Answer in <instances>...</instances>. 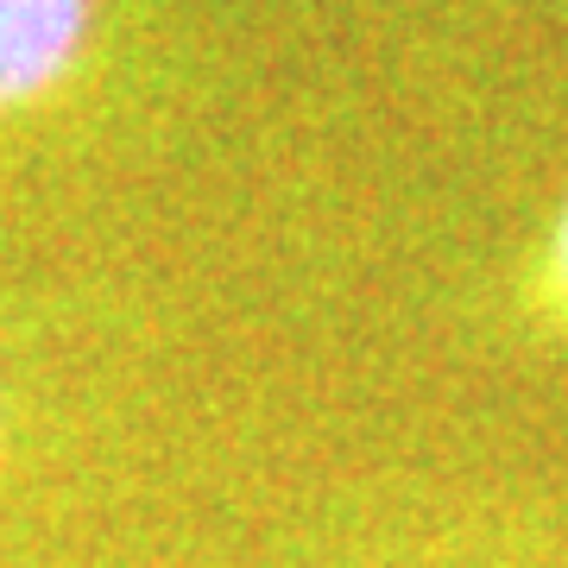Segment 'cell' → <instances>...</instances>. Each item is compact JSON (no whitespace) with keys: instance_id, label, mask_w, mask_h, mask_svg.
<instances>
[{"instance_id":"cell-1","label":"cell","mask_w":568,"mask_h":568,"mask_svg":"<svg viewBox=\"0 0 568 568\" xmlns=\"http://www.w3.org/2000/svg\"><path fill=\"white\" fill-rule=\"evenodd\" d=\"M304 455L265 328L145 284H0V568H126Z\"/></svg>"},{"instance_id":"cell-2","label":"cell","mask_w":568,"mask_h":568,"mask_svg":"<svg viewBox=\"0 0 568 568\" xmlns=\"http://www.w3.org/2000/svg\"><path fill=\"white\" fill-rule=\"evenodd\" d=\"M297 506L386 568H568V499L429 462H297Z\"/></svg>"},{"instance_id":"cell-3","label":"cell","mask_w":568,"mask_h":568,"mask_svg":"<svg viewBox=\"0 0 568 568\" xmlns=\"http://www.w3.org/2000/svg\"><path fill=\"white\" fill-rule=\"evenodd\" d=\"M126 568H386L328 525H316L297 493L291 467L265 474L253 487L227 493L222 506L183 518L152 549H140Z\"/></svg>"},{"instance_id":"cell-4","label":"cell","mask_w":568,"mask_h":568,"mask_svg":"<svg viewBox=\"0 0 568 568\" xmlns=\"http://www.w3.org/2000/svg\"><path fill=\"white\" fill-rule=\"evenodd\" d=\"M108 0H0V140L77 108L102 63Z\"/></svg>"},{"instance_id":"cell-5","label":"cell","mask_w":568,"mask_h":568,"mask_svg":"<svg viewBox=\"0 0 568 568\" xmlns=\"http://www.w3.org/2000/svg\"><path fill=\"white\" fill-rule=\"evenodd\" d=\"M474 335L568 366V183L549 196L537 227L506 253L493 291L474 304Z\"/></svg>"}]
</instances>
